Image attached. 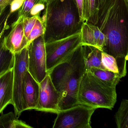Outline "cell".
<instances>
[{
    "instance_id": "cell-20",
    "label": "cell",
    "mask_w": 128,
    "mask_h": 128,
    "mask_svg": "<svg viewBox=\"0 0 128 128\" xmlns=\"http://www.w3.org/2000/svg\"><path fill=\"white\" fill-rule=\"evenodd\" d=\"M0 128H32L33 127L18 120L15 113L11 112L6 114L1 113L0 116Z\"/></svg>"
},
{
    "instance_id": "cell-3",
    "label": "cell",
    "mask_w": 128,
    "mask_h": 128,
    "mask_svg": "<svg viewBox=\"0 0 128 128\" xmlns=\"http://www.w3.org/2000/svg\"><path fill=\"white\" fill-rule=\"evenodd\" d=\"M116 101V87L107 85L89 71H85L78 88V104L112 110Z\"/></svg>"
},
{
    "instance_id": "cell-12",
    "label": "cell",
    "mask_w": 128,
    "mask_h": 128,
    "mask_svg": "<svg viewBox=\"0 0 128 128\" xmlns=\"http://www.w3.org/2000/svg\"><path fill=\"white\" fill-rule=\"evenodd\" d=\"M81 44L95 46L102 50L106 38L96 25L88 22H84L80 30Z\"/></svg>"
},
{
    "instance_id": "cell-15",
    "label": "cell",
    "mask_w": 128,
    "mask_h": 128,
    "mask_svg": "<svg viewBox=\"0 0 128 128\" xmlns=\"http://www.w3.org/2000/svg\"><path fill=\"white\" fill-rule=\"evenodd\" d=\"M71 57L54 67L48 73L54 86L60 93L62 89L71 70L72 66Z\"/></svg>"
},
{
    "instance_id": "cell-7",
    "label": "cell",
    "mask_w": 128,
    "mask_h": 128,
    "mask_svg": "<svg viewBox=\"0 0 128 128\" xmlns=\"http://www.w3.org/2000/svg\"><path fill=\"white\" fill-rule=\"evenodd\" d=\"M28 46L19 53L14 54L12 100L15 114L18 118L24 111L23 84L25 72L28 68Z\"/></svg>"
},
{
    "instance_id": "cell-24",
    "label": "cell",
    "mask_w": 128,
    "mask_h": 128,
    "mask_svg": "<svg viewBox=\"0 0 128 128\" xmlns=\"http://www.w3.org/2000/svg\"><path fill=\"white\" fill-rule=\"evenodd\" d=\"M78 10L81 21L82 23L87 22L84 7V0H73Z\"/></svg>"
},
{
    "instance_id": "cell-29",
    "label": "cell",
    "mask_w": 128,
    "mask_h": 128,
    "mask_svg": "<svg viewBox=\"0 0 128 128\" xmlns=\"http://www.w3.org/2000/svg\"></svg>"
},
{
    "instance_id": "cell-25",
    "label": "cell",
    "mask_w": 128,
    "mask_h": 128,
    "mask_svg": "<svg viewBox=\"0 0 128 128\" xmlns=\"http://www.w3.org/2000/svg\"><path fill=\"white\" fill-rule=\"evenodd\" d=\"M24 0H12L10 4V13L8 15L6 23V21L8 20V18L10 17V15L12 13L14 12H16L17 10H18L20 8Z\"/></svg>"
},
{
    "instance_id": "cell-8",
    "label": "cell",
    "mask_w": 128,
    "mask_h": 128,
    "mask_svg": "<svg viewBox=\"0 0 128 128\" xmlns=\"http://www.w3.org/2000/svg\"><path fill=\"white\" fill-rule=\"evenodd\" d=\"M28 70L38 83L48 74L44 35L33 41L28 46Z\"/></svg>"
},
{
    "instance_id": "cell-13",
    "label": "cell",
    "mask_w": 128,
    "mask_h": 128,
    "mask_svg": "<svg viewBox=\"0 0 128 128\" xmlns=\"http://www.w3.org/2000/svg\"><path fill=\"white\" fill-rule=\"evenodd\" d=\"M13 68L0 75V114L9 104L13 105Z\"/></svg>"
},
{
    "instance_id": "cell-26",
    "label": "cell",
    "mask_w": 128,
    "mask_h": 128,
    "mask_svg": "<svg viewBox=\"0 0 128 128\" xmlns=\"http://www.w3.org/2000/svg\"><path fill=\"white\" fill-rule=\"evenodd\" d=\"M12 0H0V12H2L4 11L5 9L10 6Z\"/></svg>"
},
{
    "instance_id": "cell-17",
    "label": "cell",
    "mask_w": 128,
    "mask_h": 128,
    "mask_svg": "<svg viewBox=\"0 0 128 128\" xmlns=\"http://www.w3.org/2000/svg\"><path fill=\"white\" fill-rule=\"evenodd\" d=\"M126 61L125 60H117L104 52H102V63L104 68L120 74L122 78L126 75Z\"/></svg>"
},
{
    "instance_id": "cell-19",
    "label": "cell",
    "mask_w": 128,
    "mask_h": 128,
    "mask_svg": "<svg viewBox=\"0 0 128 128\" xmlns=\"http://www.w3.org/2000/svg\"><path fill=\"white\" fill-rule=\"evenodd\" d=\"M89 71L94 76L107 85L116 87L122 77L118 73H114L109 70L98 68H92Z\"/></svg>"
},
{
    "instance_id": "cell-27",
    "label": "cell",
    "mask_w": 128,
    "mask_h": 128,
    "mask_svg": "<svg viewBox=\"0 0 128 128\" xmlns=\"http://www.w3.org/2000/svg\"><path fill=\"white\" fill-rule=\"evenodd\" d=\"M104 0H97L98 8H99L101 7V6L103 4Z\"/></svg>"
},
{
    "instance_id": "cell-1",
    "label": "cell",
    "mask_w": 128,
    "mask_h": 128,
    "mask_svg": "<svg viewBox=\"0 0 128 128\" xmlns=\"http://www.w3.org/2000/svg\"><path fill=\"white\" fill-rule=\"evenodd\" d=\"M106 37L102 51L118 60H128V0H105L96 25Z\"/></svg>"
},
{
    "instance_id": "cell-11",
    "label": "cell",
    "mask_w": 128,
    "mask_h": 128,
    "mask_svg": "<svg viewBox=\"0 0 128 128\" xmlns=\"http://www.w3.org/2000/svg\"><path fill=\"white\" fill-rule=\"evenodd\" d=\"M39 84L34 79L28 69L24 74L23 88L24 110H36L38 102Z\"/></svg>"
},
{
    "instance_id": "cell-23",
    "label": "cell",
    "mask_w": 128,
    "mask_h": 128,
    "mask_svg": "<svg viewBox=\"0 0 128 128\" xmlns=\"http://www.w3.org/2000/svg\"><path fill=\"white\" fill-rule=\"evenodd\" d=\"M42 2L45 3L43 0H24L21 7L18 10V17L28 18L34 6Z\"/></svg>"
},
{
    "instance_id": "cell-28",
    "label": "cell",
    "mask_w": 128,
    "mask_h": 128,
    "mask_svg": "<svg viewBox=\"0 0 128 128\" xmlns=\"http://www.w3.org/2000/svg\"><path fill=\"white\" fill-rule=\"evenodd\" d=\"M44 2L45 3L46 5L48 6L52 2L54 1L55 0H43Z\"/></svg>"
},
{
    "instance_id": "cell-4",
    "label": "cell",
    "mask_w": 128,
    "mask_h": 128,
    "mask_svg": "<svg viewBox=\"0 0 128 128\" xmlns=\"http://www.w3.org/2000/svg\"><path fill=\"white\" fill-rule=\"evenodd\" d=\"M72 66L60 94V110L72 108L78 104V94L82 78L85 71L82 45L71 56Z\"/></svg>"
},
{
    "instance_id": "cell-5",
    "label": "cell",
    "mask_w": 128,
    "mask_h": 128,
    "mask_svg": "<svg viewBox=\"0 0 128 128\" xmlns=\"http://www.w3.org/2000/svg\"><path fill=\"white\" fill-rule=\"evenodd\" d=\"M81 45L80 30L66 38L46 42L48 73L56 66L67 60Z\"/></svg>"
},
{
    "instance_id": "cell-22",
    "label": "cell",
    "mask_w": 128,
    "mask_h": 128,
    "mask_svg": "<svg viewBox=\"0 0 128 128\" xmlns=\"http://www.w3.org/2000/svg\"><path fill=\"white\" fill-rule=\"evenodd\" d=\"M84 4L87 22L96 25L98 11L97 0H84Z\"/></svg>"
},
{
    "instance_id": "cell-18",
    "label": "cell",
    "mask_w": 128,
    "mask_h": 128,
    "mask_svg": "<svg viewBox=\"0 0 128 128\" xmlns=\"http://www.w3.org/2000/svg\"><path fill=\"white\" fill-rule=\"evenodd\" d=\"M6 29L4 27L0 33V75L13 68L14 60V54L7 50L4 44L3 35Z\"/></svg>"
},
{
    "instance_id": "cell-10",
    "label": "cell",
    "mask_w": 128,
    "mask_h": 128,
    "mask_svg": "<svg viewBox=\"0 0 128 128\" xmlns=\"http://www.w3.org/2000/svg\"><path fill=\"white\" fill-rule=\"evenodd\" d=\"M24 17H18L12 25L9 33L4 38V46L14 54L20 52L30 45L24 35Z\"/></svg>"
},
{
    "instance_id": "cell-21",
    "label": "cell",
    "mask_w": 128,
    "mask_h": 128,
    "mask_svg": "<svg viewBox=\"0 0 128 128\" xmlns=\"http://www.w3.org/2000/svg\"><path fill=\"white\" fill-rule=\"evenodd\" d=\"M118 128H128V100L124 99L115 115Z\"/></svg>"
},
{
    "instance_id": "cell-14",
    "label": "cell",
    "mask_w": 128,
    "mask_h": 128,
    "mask_svg": "<svg viewBox=\"0 0 128 128\" xmlns=\"http://www.w3.org/2000/svg\"><path fill=\"white\" fill-rule=\"evenodd\" d=\"M24 35L29 44L33 41L44 34L45 22L40 15L30 18H24Z\"/></svg>"
},
{
    "instance_id": "cell-9",
    "label": "cell",
    "mask_w": 128,
    "mask_h": 128,
    "mask_svg": "<svg viewBox=\"0 0 128 128\" xmlns=\"http://www.w3.org/2000/svg\"><path fill=\"white\" fill-rule=\"evenodd\" d=\"M39 84L38 102L36 110L57 114L60 110V94L54 86L48 74Z\"/></svg>"
},
{
    "instance_id": "cell-6",
    "label": "cell",
    "mask_w": 128,
    "mask_h": 128,
    "mask_svg": "<svg viewBox=\"0 0 128 128\" xmlns=\"http://www.w3.org/2000/svg\"><path fill=\"white\" fill-rule=\"evenodd\" d=\"M96 108L78 104L57 113L53 128H91V118Z\"/></svg>"
},
{
    "instance_id": "cell-16",
    "label": "cell",
    "mask_w": 128,
    "mask_h": 128,
    "mask_svg": "<svg viewBox=\"0 0 128 128\" xmlns=\"http://www.w3.org/2000/svg\"><path fill=\"white\" fill-rule=\"evenodd\" d=\"M82 47L85 71L92 68L105 69L102 64V50L88 45H82Z\"/></svg>"
},
{
    "instance_id": "cell-2",
    "label": "cell",
    "mask_w": 128,
    "mask_h": 128,
    "mask_svg": "<svg viewBox=\"0 0 128 128\" xmlns=\"http://www.w3.org/2000/svg\"><path fill=\"white\" fill-rule=\"evenodd\" d=\"M43 17L46 24L45 43L80 31L83 24L73 0H55L46 6Z\"/></svg>"
}]
</instances>
